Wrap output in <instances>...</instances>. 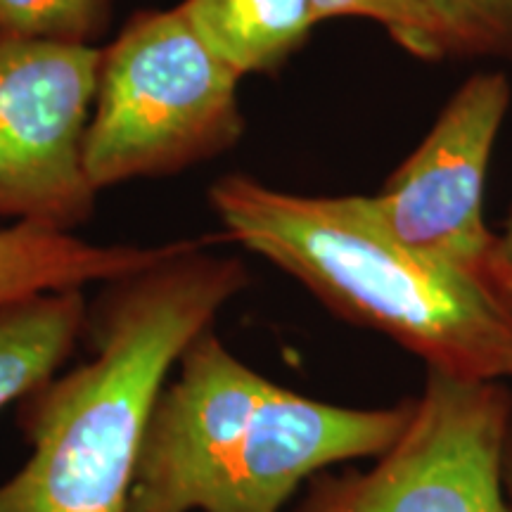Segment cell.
Returning a JSON list of instances; mask_svg holds the SVG:
<instances>
[{"instance_id":"12","label":"cell","mask_w":512,"mask_h":512,"mask_svg":"<svg viewBox=\"0 0 512 512\" xmlns=\"http://www.w3.org/2000/svg\"><path fill=\"white\" fill-rule=\"evenodd\" d=\"M446 55L512 60V0H420Z\"/></svg>"},{"instance_id":"5","label":"cell","mask_w":512,"mask_h":512,"mask_svg":"<svg viewBox=\"0 0 512 512\" xmlns=\"http://www.w3.org/2000/svg\"><path fill=\"white\" fill-rule=\"evenodd\" d=\"M508 382L427 370L406 427L368 470L320 472L290 512H508Z\"/></svg>"},{"instance_id":"3","label":"cell","mask_w":512,"mask_h":512,"mask_svg":"<svg viewBox=\"0 0 512 512\" xmlns=\"http://www.w3.org/2000/svg\"><path fill=\"white\" fill-rule=\"evenodd\" d=\"M207 200L230 240L320 304L463 380H512V309L467 275L401 245L363 195L316 197L223 176Z\"/></svg>"},{"instance_id":"9","label":"cell","mask_w":512,"mask_h":512,"mask_svg":"<svg viewBox=\"0 0 512 512\" xmlns=\"http://www.w3.org/2000/svg\"><path fill=\"white\" fill-rule=\"evenodd\" d=\"M178 10L240 79L278 69L318 24L311 0H183Z\"/></svg>"},{"instance_id":"8","label":"cell","mask_w":512,"mask_h":512,"mask_svg":"<svg viewBox=\"0 0 512 512\" xmlns=\"http://www.w3.org/2000/svg\"><path fill=\"white\" fill-rule=\"evenodd\" d=\"M178 242L150 247L95 245L67 230L12 223L0 228V306L31 294L105 285L157 264L174 252Z\"/></svg>"},{"instance_id":"2","label":"cell","mask_w":512,"mask_h":512,"mask_svg":"<svg viewBox=\"0 0 512 512\" xmlns=\"http://www.w3.org/2000/svg\"><path fill=\"white\" fill-rule=\"evenodd\" d=\"M176 368L152 408L128 512H283L320 472L387 451L413 406L351 408L292 392L214 328Z\"/></svg>"},{"instance_id":"11","label":"cell","mask_w":512,"mask_h":512,"mask_svg":"<svg viewBox=\"0 0 512 512\" xmlns=\"http://www.w3.org/2000/svg\"><path fill=\"white\" fill-rule=\"evenodd\" d=\"M112 8L114 0H0V34L93 46Z\"/></svg>"},{"instance_id":"14","label":"cell","mask_w":512,"mask_h":512,"mask_svg":"<svg viewBox=\"0 0 512 512\" xmlns=\"http://www.w3.org/2000/svg\"><path fill=\"white\" fill-rule=\"evenodd\" d=\"M498 254H501L505 287H508V297L512 304V207L508 216H505L501 233H498Z\"/></svg>"},{"instance_id":"7","label":"cell","mask_w":512,"mask_h":512,"mask_svg":"<svg viewBox=\"0 0 512 512\" xmlns=\"http://www.w3.org/2000/svg\"><path fill=\"white\" fill-rule=\"evenodd\" d=\"M510 100L503 72L467 79L413 155L363 200L401 245L467 275L512 309L498 233L484 221L486 171Z\"/></svg>"},{"instance_id":"15","label":"cell","mask_w":512,"mask_h":512,"mask_svg":"<svg viewBox=\"0 0 512 512\" xmlns=\"http://www.w3.org/2000/svg\"><path fill=\"white\" fill-rule=\"evenodd\" d=\"M503 494L508 512H512V427L508 434V444H505V456H503Z\"/></svg>"},{"instance_id":"13","label":"cell","mask_w":512,"mask_h":512,"mask_svg":"<svg viewBox=\"0 0 512 512\" xmlns=\"http://www.w3.org/2000/svg\"><path fill=\"white\" fill-rule=\"evenodd\" d=\"M318 22L335 17H361L392 36L396 46L420 60H441V46L437 29L420 0H311Z\"/></svg>"},{"instance_id":"4","label":"cell","mask_w":512,"mask_h":512,"mask_svg":"<svg viewBox=\"0 0 512 512\" xmlns=\"http://www.w3.org/2000/svg\"><path fill=\"white\" fill-rule=\"evenodd\" d=\"M238 83L181 10L138 12L102 50L86 133L95 190L178 174L228 152L245 133Z\"/></svg>"},{"instance_id":"1","label":"cell","mask_w":512,"mask_h":512,"mask_svg":"<svg viewBox=\"0 0 512 512\" xmlns=\"http://www.w3.org/2000/svg\"><path fill=\"white\" fill-rule=\"evenodd\" d=\"M247 285L238 256L197 240L105 283L86 320L91 361L24 401L31 456L0 482V512H128L157 396L183 351Z\"/></svg>"},{"instance_id":"10","label":"cell","mask_w":512,"mask_h":512,"mask_svg":"<svg viewBox=\"0 0 512 512\" xmlns=\"http://www.w3.org/2000/svg\"><path fill=\"white\" fill-rule=\"evenodd\" d=\"M86 320L83 290L41 292L0 306V411L53 380Z\"/></svg>"},{"instance_id":"6","label":"cell","mask_w":512,"mask_h":512,"mask_svg":"<svg viewBox=\"0 0 512 512\" xmlns=\"http://www.w3.org/2000/svg\"><path fill=\"white\" fill-rule=\"evenodd\" d=\"M102 50L0 34V219L74 233L95 211L86 133Z\"/></svg>"}]
</instances>
